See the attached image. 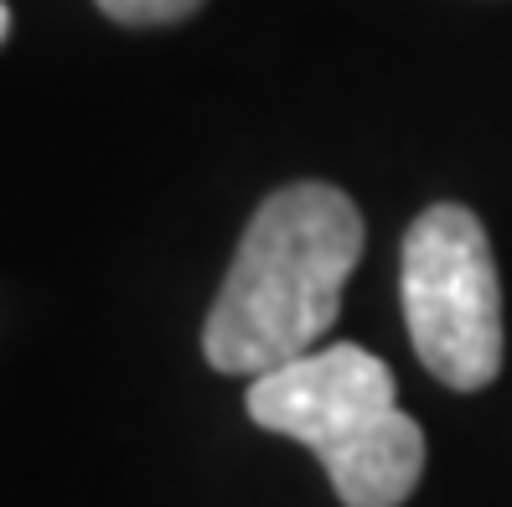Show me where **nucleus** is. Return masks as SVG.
Listing matches in <instances>:
<instances>
[{"mask_svg":"<svg viewBox=\"0 0 512 507\" xmlns=\"http://www.w3.org/2000/svg\"><path fill=\"white\" fill-rule=\"evenodd\" d=\"M363 213L326 182H295L259 202L228 280L202 326L218 373H269L306 357L342 311V285L363 259Z\"/></svg>","mask_w":512,"mask_h":507,"instance_id":"nucleus-1","label":"nucleus"},{"mask_svg":"<svg viewBox=\"0 0 512 507\" xmlns=\"http://www.w3.org/2000/svg\"><path fill=\"white\" fill-rule=\"evenodd\" d=\"M244 409L306 445L347 507H399L419 487L425 430L394 404V373L352 342L259 373Z\"/></svg>","mask_w":512,"mask_h":507,"instance_id":"nucleus-2","label":"nucleus"},{"mask_svg":"<svg viewBox=\"0 0 512 507\" xmlns=\"http://www.w3.org/2000/svg\"><path fill=\"white\" fill-rule=\"evenodd\" d=\"M409 342L445 389L476 394L502 373V280L487 228L471 207L440 202L404 238Z\"/></svg>","mask_w":512,"mask_h":507,"instance_id":"nucleus-3","label":"nucleus"},{"mask_svg":"<svg viewBox=\"0 0 512 507\" xmlns=\"http://www.w3.org/2000/svg\"><path fill=\"white\" fill-rule=\"evenodd\" d=\"M202 6V0H99V11L119 26H166L182 21Z\"/></svg>","mask_w":512,"mask_h":507,"instance_id":"nucleus-4","label":"nucleus"},{"mask_svg":"<svg viewBox=\"0 0 512 507\" xmlns=\"http://www.w3.org/2000/svg\"><path fill=\"white\" fill-rule=\"evenodd\" d=\"M6 32H11V11L0 6V42H6Z\"/></svg>","mask_w":512,"mask_h":507,"instance_id":"nucleus-5","label":"nucleus"}]
</instances>
